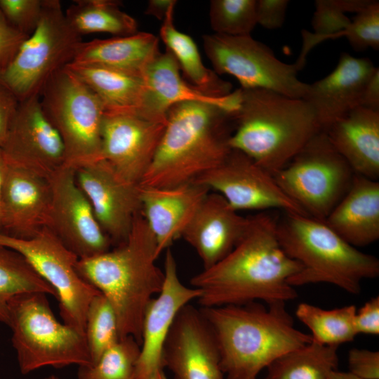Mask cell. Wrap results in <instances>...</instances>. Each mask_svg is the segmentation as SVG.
I'll use <instances>...</instances> for the list:
<instances>
[{"mask_svg": "<svg viewBox=\"0 0 379 379\" xmlns=\"http://www.w3.org/2000/svg\"><path fill=\"white\" fill-rule=\"evenodd\" d=\"M328 379H359L349 372H340L337 370L331 372Z\"/></svg>", "mask_w": 379, "mask_h": 379, "instance_id": "obj_48", "label": "cell"}, {"mask_svg": "<svg viewBox=\"0 0 379 379\" xmlns=\"http://www.w3.org/2000/svg\"><path fill=\"white\" fill-rule=\"evenodd\" d=\"M338 347L312 340L276 359L265 379H328L338 365Z\"/></svg>", "mask_w": 379, "mask_h": 379, "instance_id": "obj_31", "label": "cell"}, {"mask_svg": "<svg viewBox=\"0 0 379 379\" xmlns=\"http://www.w3.org/2000/svg\"><path fill=\"white\" fill-rule=\"evenodd\" d=\"M175 6L168 11L159 31L160 38L166 48L174 55L180 70L192 86L212 97L229 95L232 92V84L207 68L192 37L176 29L173 21Z\"/></svg>", "mask_w": 379, "mask_h": 379, "instance_id": "obj_29", "label": "cell"}, {"mask_svg": "<svg viewBox=\"0 0 379 379\" xmlns=\"http://www.w3.org/2000/svg\"><path fill=\"white\" fill-rule=\"evenodd\" d=\"M355 51L368 48H379V1L371 0L361 11L357 13L343 32Z\"/></svg>", "mask_w": 379, "mask_h": 379, "instance_id": "obj_38", "label": "cell"}, {"mask_svg": "<svg viewBox=\"0 0 379 379\" xmlns=\"http://www.w3.org/2000/svg\"><path fill=\"white\" fill-rule=\"evenodd\" d=\"M371 0H316L312 25L314 31L310 39L305 41L304 55L315 42L328 36L343 35L351 20L347 12L355 13L366 7Z\"/></svg>", "mask_w": 379, "mask_h": 379, "instance_id": "obj_36", "label": "cell"}, {"mask_svg": "<svg viewBox=\"0 0 379 379\" xmlns=\"http://www.w3.org/2000/svg\"><path fill=\"white\" fill-rule=\"evenodd\" d=\"M149 379H166L164 368L157 371Z\"/></svg>", "mask_w": 379, "mask_h": 379, "instance_id": "obj_49", "label": "cell"}, {"mask_svg": "<svg viewBox=\"0 0 379 379\" xmlns=\"http://www.w3.org/2000/svg\"><path fill=\"white\" fill-rule=\"evenodd\" d=\"M288 0L256 1L257 24L268 29L280 28L285 20Z\"/></svg>", "mask_w": 379, "mask_h": 379, "instance_id": "obj_42", "label": "cell"}, {"mask_svg": "<svg viewBox=\"0 0 379 379\" xmlns=\"http://www.w3.org/2000/svg\"><path fill=\"white\" fill-rule=\"evenodd\" d=\"M8 312L12 345L22 374L45 366L92 364L85 335L58 321L46 293L15 295L8 302Z\"/></svg>", "mask_w": 379, "mask_h": 379, "instance_id": "obj_7", "label": "cell"}, {"mask_svg": "<svg viewBox=\"0 0 379 379\" xmlns=\"http://www.w3.org/2000/svg\"><path fill=\"white\" fill-rule=\"evenodd\" d=\"M159 42L158 36L144 32L82 41L72 62L107 67L143 77L147 67L161 53Z\"/></svg>", "mask_w": 379, "mask_h": 379, "instance_id": "obj_27", "label": "cell"}, {"mask_svg": "<svg viewBox=\"0 0 379 379\" xmlns=\"http://www.w3.org/2000/svg\"><path fill=\"white\" fill-rule=\"evenodd\" d=\"M234 124L229 147L272 175L322 131L305 100L261 88H240Z\"/></svg>", "mask_w": 379, "mask_h": 379, "instance_id": "obj_5", "label": "cell"}, {"mask_svg": "<svg viewBox=\"0 0 379 379\" xmlns=\"http://www.w3.org/2000/svg\"><path fill=\"white\" fill-rule=\"evenodd\" d=\"M82 41L68 23L60 1L44 0L36 28L0 73V84L19 102L39 96L49 79L73 61Z\"/></svg>", "mask_w": 379, "mask_h": 379, "instance_id": "obj_9", "label": "cell"}, {"mask_svg": "<svg viewBox=\"0 0 379 379\" xmlns=\"http://www.w3.org/2000/svg\"><path fill=\"white\" fill-rule=\"evenodd\" d=\"M360 107L379 111V69L376 67L367 81L361 95Z\"/></svg>", "mask_w": 379, "mask_h": 379, "instance_id": "obj_45", "label": "cell"}, {"mask_svg": "<svg viewBox=\"0 0 379 379\" xmlns=\"http://www.w3.org/2000/svg\"><path fill=\"white\" fill-rule=\"evenodd\" d=\"M356 311L353 305L324 310L302 302L298 305L295 315L311 331L313 341L338 347L352 341L357 335L354 325Z\"/></svg>", "mask_w": 379, "mask_h": 379, "instance_id": "obj_33", "label": "cell"}, {"mask_svg": "<svg viewBox=\"0 0 379 379\" xmlns=\"http://www.w3.org/2000/svg\"><path fill=\"white\" fill-rule=\"evenodd\" d=\"M34 292L57 298L54 288L21 254L0 245V321L8 325V304L13 297Z\"/></svg>", "mask_w": 379, "mask_h": 379, "instance_id": "obj_32", "label": "cell"}, {"mask_svg": "<svg viewBox=\"0 0 379 379\" xmlns=\"http://www.w3.org/2000/svg\"><path fill=\"white\" fill-rule=\"evenodd\" d=\"M27 37L13 27L0 10V73L10 65Z\"/></svg>", "mask_w": 379, "mask_h": 379, "instance_id": "obj_40", "label": "cell"}, {"mask_svg": "<svg viewBox=\"0 0 379 379\" xmlns=\"http://www.w3.org/2000/svg\"><path fill=\"white\" fill-rule=\"evenodd\" d=\"M164 273L163 287L157 296L149 301L145 312L135 379H149L157 371L164 368V346L177 314L201 295L198 288L188 287L181 282L170 248L166 249Z\"/></svg>", "mask_w": 379, "mask_h": 379, "instance_id": "obj_19", "label": "cell"}, {"mask_svg": "<svg viewBox=\"0 0 379 379\" xmlns=\"http://www.w3.org/2000/svg\"><path fill=\"white\" fill-rule=\"evenodd\" d=\"M375 69L368 58L343 53L329 74L308 84L303 100L312 107L322 131L360 107L365 84Z\"/></svg>", "mask_w": 379, "mask_h": 379, "instance_id": "obj_20", "label": "cell"}, {"mask_svg": "<svg viewBox=\"0 0 379 379\" xmlns=\"http://www.w3.org/2000/svg\"><path fill=\"white\" fill-rule=\"evenodd\" d=\"M166 124L137 113H105L102 159L124 179L140 185L152 162Z\"/></svg>", "mask_w": 379, "mask_h": 379, "instance_id": "obj_17", "label": "cell"}, {"mask_svg": "<svg viewBox=\"0 0 379 379\" xmlns=\"http://www.w3.org/2000/svg\"><path fill=\"white\" fill-rule=\"evenodd\" d=\"M176 4L175 0H149L145 13L163 21L168 11Z\"/></svg>", "mask_w": 379, "mask_h": 379, "instance_id": "obj_46", "label": "cell"}, {"mask_svg": "<svg viewBox=\"0 0 379 379\" xmlns=\"http://www.w3.org/2000/svg\"><path fill=\"white\" fill-rule=\"evenodd\" d=\"M354 175L326 133L320 131L273 177L307 215L324 221L348 190Z\"/></svg>", "mask_w": 379, "mask_h": 379, "instance_id": "obj_10", "label": "cell"}, {"mask_svg": "<svg viewBox=\"0 0 379 379\" xmlns=\"http://www.w3.org/2000/svg\"><path fill=\"white\" fill-rule=\"evenodd\" d=\"M51 204L47 227L79 259L110 250L88 198L77 182L75 170L62 166L48 178Z\"/></svg>", "mask_w": 379, "mask_h": 379, "instance_id": "obj_13", "label": "cell"}, {"mask_svg": "<svg viewBox=\"0 0 379 379\" xmlns=\"http://www.w3.org/2000/svg\"><path fill=\"white\" fill-rule=\"evenodd\" d=\"M249 217L239 214L220 194L208 193L182 237L197 253L204 269L227 256L243 237Z\"/></svg>", "mask_w": 379, "mask_h": 379, "instance_id": "obj_21", "label": "cell"}, {"mask_svg": "<svg viewBox=\"0 0 379 379\" xmlns=\"http://www.w3.org/2000/svg\"><path fill=\"white\" fill-rule=\"evenodd\" d=\"M44 379H59V378L55 375H51L46 378H45Z\"/></svg>", "mask_w": 379, "mask_h": 379, "instance_id": "obj_50", "label": "cell"}, {"mask_svg": "<svg viewBox=\"0 0 379 379\" xmlns=\"http://www.w3.org/2000/svg\"><path fill=\"white\" fill-rule=\"evenodd\" d=\"M209 191L195 182L171 187L140 185L141 213L159 255L181 237Z\"/></svg>", "mask_w": 379, "mask_h": 379, "instance_id": "obj_22", "label": "cell"}, {"mask_svg": "<svg viewBox=\"0 0 379 379\" xmlns=\"http://www.w3.org/2000/svg\"><path fill=\"white\" fill-rule=\"evenodd\" d=\"M324 222L356 248L376 241L379 239V182L354 173L348 190Z\"/></svg>", "mask_w": 379, "mask_h": 379, "instance_id": "obj_25", "label": "cell"}, {"mask_svg": "<svg viewBox=\"0 0 379 379\" xmlns=\"http://www.w3.org/2000/svg\"><path fill=\"white\" fill-rule=\"evenodd\" d=\"M349 373L359 379H379V352L353 348L348 353Z\"/></svg>", "mask_w": 379, "mask_h": 379, "instance_id": "obj_41", "label": "cell"}, {"mask_svg": "<svg viewBox=\"0 0 379 379\" xmlns=\"http://www.w3.org/2000/svg\"><path fill=\"white\" fill-rule=\"evenodd\" d=\"M18 104L15 95L0 84V147L6 140Z\"/></svg>", "mask_w": 379, "mask_h": 379, "instance_id": "obj_44", "label": "cell"}, {"mask_svg": "<svg viewBox=\"0 0 379 379\" xmlns=\"http://www.w3.org/2000/svg\"><path fill=\"white\" fill-rule=\"evenodd\" d=\"M8 164L0 147V233L4 232V182Z\"/></svg>", "mask_w": 379, "mask_h": 379, "instance_id": "obj_47", "label": "cell"}, {"mask_svg": "<svg viewBox=\"0 0 379 379\" xmlns=\"http://www.w3.org/2000/svg\"><path fill=\"white\" fill-rule=\"evenodd\" d=\"M204 49L217 74L235 77L241 88H261L302 98L308 88L298 79L302 65L285 63L270 48L251 36H203Z\"/></svg>", "mask_w": 379, "mask_h": 379, "instance_id": "obj_11", "label": "cell"}, {"mask_svg": "<svg viewBox=\"0 0 379 379\" xmlns=\"http://www.w3.org/2000/svg\"><path fill=\"white\" fill-rule=\"evenodd\" d=\"M44 0H0V10L16 29L29 36L36 28Z\"/></svg>", "mask_w": 379, "mask_h": 379, "instance_id": "obj_39", "label": "cell"}, {"mask_svg": "<svg viewBox=\"0 0 379 379\" xmlns=\"http://www.w3.org/2000/svg\"><path fill=\"white\" fill-rule=\"evenodd\" d=\"M116 0H76L65 11L71 27L80 36L109 33L115 36L138 32L136 20Z\"/></svg>", "mask_w": 379, "mask_h": 379, "instance_id": "obj_30", "label": "cell"}, {"mask_svg": "<svg viewBox=\"0 0 379 379\" xmlns=\"http://www.w3.org/2000/svg\"><path fill=\"white\" fill-rule=\"evenodd\" d=\"M75 174L112 244L124 242L141 213L140 185L124 179L104 159L77 168Z\"/></svg>", "mask_w": 379, "mask_h": 379, "instance_id": "obj_16", "label": "cell"}, {"mask_svg": "<svg viewBox=\"0 0 379 379\" xmlns=\"http://www.w3.org/2000/svg\"><path fill=\"white\" fill-rule=\"evenodd\" d=\"M231 122L234 114L217 105L187 102L171 107L157 150L140 185L175 187L218 166L232 151L227 126Z\"/></svg>", "mask_w": 379, "mask_h": 379, "instance_id": "obj_4", "label": "cell"}, {"mask_svg": "<svg viewBox=\"0 0 379 379\" xmlns=\"http://www.w3.org/2000/svg\"><path fill=\"white\" fill-rule=\"evenodd\" d=\"M277 236L284 252L302 266L288 280L293 287L327 283L358 294L364 279L379 275L375 256L350 245L323 220L285 213L278 219Z\"/></svg>", "mask_w": 379, "mask_h": 379, "instance_id": "obj_6", "label": "cell"}, {"mask_svg": "<svg viewBox=\"0 0 379 379\" xmlns=\"http://www.w3.org/2000/svg\"><path fill=\"white\" fill-rule=\"evenodd\" d=\"M4 194L3 233L29 239L47 227L51 204L48 178L8 166Z\"/></svg>", "mask_w": 379, "mask_h": 379, "instance_id": "obj_24", "label": "cell"}, {"mask_svg": "<svg viewBox=\"0 0 379 379\" xmlns=\"http://www.w3.org/2000/svg\"><path fill=\"white\" fill-rule=\"evenodd\" d=\"M324 132L355 174L378 178L379 111L358 107Z\"/></svg>", "mask_w": 379, "mask_h": 379, "instance_id": "obj_26", "label": "cell"}, {"mask_svg": "<svg viewBox=\"0 0 379 379\" xmlns=\"http://www.w3.org/2000/svg\"><path fill=\"white\" fill-rule=\"evenodd\" d=\"M194 182L215 190L237 211L279 209L307 215L282 191L271 173L237 150L232 149L221 164Z\"/></svg>", "mask_w": 379, "mask_h": 379, "instance_id": "obj_14", "label": "cell"}, {"mask_svg": "<svg viewBox=\"0 0 379 379\" xmlns=\"http://www.w3.org/2000/svg\"><path fill=\"white\" fill-rule=\"evenodd\" d=\"M209 18L215 34L251 36L257 25L256 0H212Z\"/></svg>", "mask_w": 379, "mask_h": 379, "instance_id": "obj_37", "label": "cell"}, {"mask_svg": "<svg viewBox=\"0 0 379 379\" xmlns=\"http://www.w3.org/2000/svg\"><path fill=\"white\" fill-rule=\"evenodd\" d=\"M278 219L265 212L249 217L243 237L232 251L191 279L192 287L201 292L198 301L202 307L286 302L297 297L288 280L302 266L281 248Z\"/></svg>", "mask_w": 379, "mask_h": 379, "instance_id": "obj_1", "label": "cell"}, {"mask_svg": "<svg viewBox=\"0 0 379 379\" xmlns=\"http://www.w3.org/2000/svg\"><path fill=\"white\" fill-rule=\"evenodd\" d=\"M1 148L8 166L46 178L65 162L62 140L44 113L39 96L19 102Z\"/></svg>", "mask_w": 379, "mask_h": 379, "instance_id": "obj_15", "label": "cell"}, {"mask_svg": "<svg viewBox=\"0 0 379 379\" xmlns=\"http://www.w3.org/2000/svg\"><path fill=\"white\" fill-rule=\"evenodd\" d=\"M354 325L357 334H379V296H375L356 311Z\"/></svg>", "mask_w": 379, "mask_h": 379, "instance_id": "obj_43", "label": "cell"}, {"mask_svg": "<svg viewBox=\"0 0 379 379\" xmlns=\"http://www.w3.org/2000/svg\"><path fill=\"white\" fill-rule=\"evenodd\" d=\"M215 338L225 379H257L285 353L312 340L297 329L286 302L202 307Z\"/></svg>", "mask_w": 379, "mask_h": 379, "instance_id": "obj_2", "label": "cell"}, {"mask_svg": "<svg viewBox=\"0 0 379 379\" xmlns=\"http://www.w3.org/2000/svg\"><path fill=\"white\" fill-rule=\"evenodd\" d=\"M162 364L173 379H225L215 338L200 310L187 304L179 311L164 346Z\"/></svg>", "mask_w": 379, "mask_h": 379, "instance_id": "obj_18", "label": "cell"}, {"mask_svg": "<svg viewBox=\"0 0 379 379\" xmlns=\"http://www.w3.org/2000/svg\"><path fill=\"white\" fill-rule=\"evenodd\" d=\"M66 67L98 98L106 114L138 113L142 109L147 93L143 77L73 62Z\"/></svg>", "mask_w": 379, "mask_h": 379, "instance_id": "obj_28", "label": "cell"}, {"mask_svg": "<svg viewBox=\"0 0 379 379\" xmlns=\"http://www.w3.org/2000/svg\"><path fill=\"white\" fill-rule=\"evenodd\" d=\"M140 352V345L134 338H119L95 363L79 366L78 379H135Z\"/></svg>", "mask_w": 379, "mask_h": 379, "instance_id": "obj_34", "label": "cell"}, {"mask_svg": "<svg viewBox=\"0 0 379 379\" xmlns=\"http://www.w3.org/2000/svg\"><path fill=\"white\" fill-rule=\"evenodd\" d=\"M84 335L92 364L120 338L115 312L101 293L95 295L88 305Z\"/></svg>", "mask_w": 379, "mask_h": 379, "instance_id": "obj_35", "label": "cell"}, {"mask_svg": "<svg viewBox=\"0 0 379 379\" xmlns=\"http://www.w3.org/2000/svg\"><path fill=\"white\" fill-rule=\"evenodd\" d=\"M0 245L21 254L54 288L63 323L84 335L88 305L100 292L79 274L78 257L48 227L29 239L0 233Z\"/></svg>", "mask_w": 379, "mask_h": 379, "instance_id": "obj_12", "label": "cell"}, {"mask_svg": "<svg viewBox=\"0 0 379 379\" xmlns=\"http://www.w3.org/2000/svg\"><path fill=\"white\" fill-rule=\"evenodd\" d=\"M180 70L176 59L167 48L149 65L143 76L147 93L140 111L142 115L166 122L169 108L175 104L187 102L208 103L233 114L237 112L240 100V88L224 97L209 96L185 81Z\"/></svg>", "mask_w": 379, "mask_h": 379, "instance_id": "obj_23", "label": "cell"}, {"mask_svg": "<svg viewBox=\"0 0 379 379\" xmlns=\"http://www.w3.org/2000/svg\"><path fill=\"white\" fill-rule=\"evenodd\" d=\"M42 109L58 131L65 152V166L77 168L102 159L105 109L94 93L67 67L46 83Z\"/></svg>", "mask_w": 379, "mask_h": 379, "instance_id": "obj_8", "label": "cell"}, {"mask_svg": "<svg viewBox=\"0 0 379 379\" xmlns=\"http://www.w3.org/2000/svg\"><path fill=\"white\" fill-rule=\"evenodd\" d=\"M159 255L156 240L140 213L124 242L77 263L81 277L112 306L120 338L131 336L141 345L146 307L164 281V273L155 263Z\"/></svg>", "mask_w": 379, "mask_h": 379, "instance_id": "obj_3", "label": "cell"}]
</instances>
